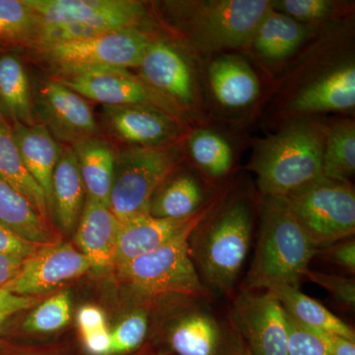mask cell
Here are the masks:
<instances>
[{
	"label": "cell",
	"mask_w": 355,
	"mask_h": 355,
	"mask_svg": "<svg viewBox=\"0 0 355 355\" xmlns=\"http://www.w3.org/2000/svg\"><path fill=\"white\" fill-rule=\"evenodd\" d=\"M189 151L196 164L209 176L227 174L233 164V151L223 137L209 130H198L189 139Z\"/></svg>",
	"instance_id": "1f68e13d"
},
{
	"label": "cell",
	"mask_w": 355,
	"mask_h": 355,
	"mask_svg": "<svg viewBox=\"0 0 355 355\" xmlns=\"http://www.w3.org/2000/svg\"><path fill=\"white\" fill-rule=\"evenodd\" d=\"M205 189L197 178L181 174L167 180L156 191L149 214L157 218L188 219L202 212Z\"/></svg>",
	"instance_id": "4316f807"
},
{
	"label": "cell",
	"mask_w": 355,
	"mask_h": 355,
	"mask_svg": "<svg viewBox=\"0 0 355 355\" xmlns=\"http://www.w3.org/2000/svg\"><path fill=\"white\" fill-rule=\"evenodd\" d=\"M355 106V69L345 64L303 89L291 102L300 113L347 111Z\"/></svg>",
	"instance_id": "ffe728a7"
},
{
	"label": "cell",
	"mask_w": 355,
	"mask_h": 355,
	"mask_svg": "<svg viewBox=\"0 0 355 355\" xmlns=\"http://www.w3.org/2000/svg\"><path fill=\"white\" fill-rule=\"evenodd\" d=\"M355 171V125L343 121L327 130L323 151V177L349 182Z\"/></svg>",
	"instance_id": "f546056e"
},
{
	"label": "cell",
	"mask_w": 355,
	"mask_h": 355,
	"mask_svg": "<svg viewBox=\"0 0 355 355\" xmlns=\"http://www.w3.org/2000/svg\"><path fill=\"white\" fill-rule=\"evenodd\" d=\"M41 25L25 0H0V43L33 48Z\"/></svg>",
	"instance_id": "4dcf8cb0"
},
{
	"label": "cell",
	"mask_w": 355,
	"mask_h": 355,
	"mask_svg": "<svg viewBox=\"0 0 355 355\" xmlns=\"http://www.w3.org/2000/svg\"><path fill=\"white\" fill-rule=\"evenodd\" d=\"M139 69L140 78L178 106H191L195 102L190 65L172 44L153 40Z\"/></svg>",
	"instance_id": "9a60e30c"
},
{
	"label": "cell",
	"mask_w": 355,
	"mask_h": 355,
	"mask_svg": "<svg viewBox=\"0 0 355 355\" xmlns=\"http://www.w3.org/2000/svg\"><path fill=\"white\" fill-rule=\"evenodd\" d=\"M184 7V29L191 44L202 53H214L250 46L272 1L202 0Z\"/></svg>",
	"instance_id": "5b68a950"
},
{
	"label": "cell",
	"mask_w": 355,
	"mask_h": 355,
	"mask_svg": "<svg viewBox=\"0 0 355 355\" xmlns=\"http://www.w3.org/2000/svg\"><path fill=\"white\" fill-rule=\"evenodd\" d=\"M11 130L23 163L43 189L51 214V183L64 147L43 123L25 125L13 123Z\"/></svg>",
	"instance_id": "ac0fdd59"
},
{
	"label": "cell",
	"mask_w": 355,
	"mask_h": 355,
	"mask_svg": "<svg viewBox=\"0 0 355 355\" xmlns=\"http://www.w3.org/2000/svg\"><path fill=\"white\" fill-rule=\"evenodd\" d=\"M305 277L324 287L342 305L354 308L355 305V282L354 279L327 275V273L308 270Z\"/></svg>",
	"instance_id": "8d00e7d4"
},
{
	"label": "cell",
	"mask_w": 355,
	"mask_h": 355,
	"mask_svg": "<svg viewBox=\"0 0 355 355\" xmlns=\"http://www.w3.org/2000/svg\"><path fill=\"white\" fill-rule=\"evenodd\" d=\"M40 299L35 296H20L0 289V333L7 322L18 313L27 311L38 305Z\"/></svg>",
	"instance_id": "f35d334b"
},
{
	"label": "cell",
	"mask_w": 355,
	"mask_h": 355,
	"mask_svg": "<svg viewBox=\"0 0 355 355\" xmlns=\"http://www.w3.org/2000/svg\"><path fill=\"white\" fill-rule=\"evenodd\" d=\"M253 214L246 200H236L205 224H198L190 237L191 259L200 280L229 293L250 251Z\"/></svg>",
	"instance_id": "3957f363"
},
{
	"label": "cell",
	"mask_w": 355,
	"mask_h": 355,
	"mask_svg": "<svg viewBox=\"0 0 355 355\" xmlns=\"http://www.w3.org/2000/svg\"><path fill=\"white\" fill-rule=\"evenodd\" d=\"M86 195L110 207L116 153L113 146L97 137H88L72 146Z\"/></svg>",
	"instance_id": "7402d4cb"
},
{
	"label": "cell",
	"mask_w": 355,
	"mask_h": 355,
	"mask_svg": "<svg viewBox=\"0 0 355 355\" xmlns=\"http://www.w3.org/2000/svg\"><path fill=\"white\" fill-rule=\"evenodd\" d=\"M233 328L251 355H287L286 313L270 291H243L235 299Z\"/></svg>",
	"instance_id": "9c48e42d"
},
{
	"label": "cell",
	"mask_w": 355,
	"mask_h": 355,
	"mask_svg": "<svg viewBox=\"0 0 355 355\" xmlns=\"http://www.w3.org/2000/svg\"><path fill=\"white\" fill-rule=\"evenodd\" d=\"M324 257L336 265L340 266L349 272H355V242H347L331 245L324 251Z\"/></svg>",
	"instance_id": "60d3db41"
},
{
	"label": "cell",
	"mask_w": 355,
	"mask_h": 355,
	"mask_svg": "<svg viewBox=\"0 0 355 355\" xmlns=\"http://www.w3.org/2000/svg\"><path fill=\"white\" fill-rule=\"evenodd\" d=\"M49 245L37 244L16 235L0 224V254L28 259Z\"/></svg>",
	"instance_id": "74e56055"
},
{
	"label": "cell",
	"mask_w": 355,
	"mask_h": 355,
	"mask_svg": "<svg viewBox=\"0 0 355 355\" xmlns=\"http://www.w3.org/2000/svg\"><path fill=\"white\" fill-rule=\"evenodd\" d=\"M89 270L90 265L78 249L58 243L28 258L19 273L2 289L16 295L37 297L83 277Z\"/></svg>",
	"instance_id": "7c38bea8"
},
{
	"label": "cell",
	"mask_w": 355,
	"mask_h": 355,
	"mask_svg": "<svg viewBox=\"0 0 355 355\" xmlns=\"http://www.w3.org/2000/svg\"><path fill=\"white\" fill-rule=\"evenodd\" d=\"M26 260L27 259L0 254V289L19 273Z\"/></svg>",
	"instance_id": "b9f144b4"
},
{
	"label": "cell",
	"mask_w": 355,
	"mask_h": 355,
	"mask_svg": "<svg viewBox=\"0 0 355 355\" xmlns=\"http://www.w3.org/2000/svg\"><path fill=\"white\" fill-rule=\"evenodd\" d=\"M245 355H251V354H250L249 350H247L246 354H245Z\"/></svg>",
	"instance_id": "c3c4849f"
},
{
	"label": "cell",
	"mask_w": 355,
	"mask_h": 355,
	"mask_svg": "<svg viewBox=\"0 0 355 355\" xmlns=\"http://www.w3.org/2000/svg\"><path fill=\"white\" fill-rule=\"evenodd\" d=\"M53 79L85 99L104 106L144 105L162 110L177 120L179 116L177 104L127 69L93 70Z\"/></svg>",
	"instance_id": "30bf717a"
},
{
	"label": "cell",
	"mask_w": 355,
	"mask_h": 355,
	"mask_svg": "<svg viewBox=\"0 0 355 355\" xmlns=\"http://www.w3.org/2000/svg\"><path fill=\"white\" fill-rule=\"evenodd\" d=\"M0 178L24 196L37 214L50 223L51 214L46 195L23 163L6 119L0 121Z\"/></svg>",
	"instance_id": "484cf974"
},
{
	"label": "cell",
	"mask_w": 355,
	"mask_h": 355,
	"mask_svg": "<svg viewBox=\"0 0 355 355\" xmlns=\"http://www.w3.org/2000/svg\"><path fill=\"white\" fill-rule=\"evenodd\" d=\"M86 190L72 147L62 149L51 183V216L58 227L71 232L78 224L85 205Z\"/></svg>",
	"instance_id": "d6986e66"
},
{
	"label": "cell",
	"mask_w": 355,
	"mask_h": 355,
	"mask_svg": "<svg viewBox=\"0 0 355 355\" xmlns=\"http://www.w3.org/2000/svg\"><path fill=\"white\" fill-rule=\"evenodd\" d=\"M270 292L279 299L287 314L298 323L355 342V334L352 327L334 315L321 303L302 293L298 287H280Z\"/></svg>",
	"instance_id": "f1b7e54d"
},
{
	"label": "cell",
	"mask_w": 355,
	"mask_h": 355,
	"mask_svg": "<svg viewBox=\"0 0 355 355\" xmlns=\"http://www.w3.org/2000/svg\"><path fill=\"white\" fill-rule=\"evenodd\" d=\"M133 355H164L163 354H161L160 352H155V350H153L151 349V347H142L141 349L139 350V352H137V354Z\"/></svg>",
	"instance_id": "f6af8a7d"
},
{
	"label": "cell",
	"mask_w": 355,
	"mask_h": 355,
	"mask_svg": "<svg viewBox=\"0 0 355 355\" xmlns=\"http://www.w3.org/2000/svg\"><path fill=\"white\" fill-rule=\"evenodd\" d=\"M71 314L69 292H60L35 307L21 324V333L31 336L57 333L69 324Z\"/></svg>",
	"instance_id": "d6a6232c"
},
{
	"label": "cell",
	"mask_w": 355,
	"mask_h": 355,
	"mask_svg": "<svg viewBox=\"0 0 355 355\" xmlns=\"http://www.w3.org/2000/svg\"><path fill=\"white\" fill-rule=\"evenodd\" d=\"M0 355H57L53 352H36L0 340Z\"/></svg>",
	"instance_id": "ee69618b"
},
{
	"label": "cell",
	"mask_w": 355,
	"mask_h": 355,
	"mask_svg": "<svg viewBox=\"0 0 355 355\" xmlns=\"http://www.w3.org/2000/svg\"><path fill=\"white\" fill-rule=\"evenodd\" d=\"M120 221L109 205L86 197L77 224L76 242L90 270L104 272L114 268Z\"/></svg>",
	"instance_id": "2e32d148"
},
{
	"label": "cell",
	"mask_w": 355,
	"mask_h": 355,
	"mask_svg": "<svg viewBox=\"0 0 355 355\" xmlns=\"http://www.w3.org/2000/svg\"><path fill=\"white\" fill-rule=\"evenodd\" d=\"M0 110L13 123H37L27 72L13 53H0Z\"/></svg>",
	"instance_id": "cb8c5ba5"
},
{
	"label": "cell",
	"mask_w": 355,
	"mask_h": 355,
	"mask_svg": "<svg viewBox=\"0 0 355 355\" xmlns=\"http://www.w3.org/2000/svg\"><path fill=\"white\" fill-rule=\"evenodd\" d=\"M272 7L303 24L326 19L333 11L334 3L329 0H277L272 1Z\"/></svg>",
	"instance_id": "d590c367"
},
{
	"label": "cell",
	"mask_w": 355,
	"mask_h": 355,
	"mask_svg": "<svg viewBox=\"0 0 355 355\" xmlns=\"http://www.w3.org/2000/svg\"><path fill=\"white\" fill-rule=\"evenodd\" d=\"M202 220L191 224L162 246L116 268L119 279L142 297L207 294L191 259L190 237Z\"/></svg>",
	"instance_id": "277c9868"
},
{
	"label": "cell",
	"mask_w": 355,
	"mask_h": 355,
	"mask_svg": "<svg viewBox=\"0 0 355 355\" xmlns=\"http://www.w3.org/2000/svg\"><path fill=\"white\" fill-rule=\"evenodd\" d=\"M205 214L202 210L191 218L179 220L146 214L121 222L114 268L162 246L191 224L202 220Z\"/></svg>",
	"instance_id": "e0dca14e"
},
{
	"label": "cell",
	"mask_w": 355,
	"mask_h": 355,
	"mask_svg": "<svg viewBox=\"0 0 355 355\" xmlns=\"http://www.w3.org/2000/svg\"><path fill=\"white\" fill-rule=\"evenodd\" d=\"M103 116L112 135L135 146H167L180 132L176 118L144 105L104 106Z\"/></svg>",
	"instance_id": "5bb4252c"
},
{
	"label": "cell",
	"mask_w": 355,
	"mask_h": 355,
	"mask_svg": "<svg viewBox=\"0 0 355 355\" xmlns=\"http://www.w3.org/2000/svg\"><path fill=\"white\" fill-rule=\"evenodd\" d=\"M286 322L287 355H331L324 331L298 323L287 313Z\"/></svg>",
	"instance_id": "e575fe53"
},
{
	"label": "cell",
	"mask_w": 355,
	"mask_h": 355,
	"mask_svg": "<svg viewBox=\"0 0 355 355\" xmlns=\"http://www.w3.org/2000/svg\"><path fill=\"white\" fill-rule=\"evenodd\" d=\"M151 41L148 35L135 28L83 41L50 44L35 51L53 70V77H62L93 70L139 67Z\"/></svg>",
	"instance_id": "52a82bcc"
},
{
	"label": "cell",
	"mask_w": 355,
	"mask_h": 355,
	"mask_svg": "<svg viewBox=\"0 0 355 355\" xmlns=\"http://www.w3.org/2000/svg\"><path fill=\"white\" fill-rule=\"evenodd\" d=\"M37 111L55 139L73 146L97 137V121L85 98L55 79L42 81L37 92Z\"/></svg>",
	"instance_id": "4fadbf2b"
},
{
	"label": "cell",
	"mask_w": 355,
	"mask_h": 355,
	"mask_svg": "<svg viewBox=\"0 0 355 355\" xmlns=\"http://www.w3.org/2000/svg\"><path fill=\"white\" fill-rule=\"evenodd\" d=\"M0 224L28 241L60 243V236L37 214L24 196L0 178Z\"/></svg>",
	"instance_id": "603a6c76"
},
{
	"label": "cell",
	"mask_w": 355,
	"mask_h": 355,
	"mask_svg": "<svg viewBox=\"0 0 355 355\" xmlns=\"http://www.w3.org/2000/svg\"><path fill=\"white\" fill-rule=\"evenodd\" d=\"M149 320L144 309L132 311L111 330L110 355H133L146 345Z\"/></svg>",
	"instance_id": "836d02e7"
},
{
	"label": "cell",
	"mask_w": 355,
	"mask_h": 355,
	"mask_svg": "<svg viewBox=\"0 0 355 355\" xmlns=\"http://www.w3.org/2000/svg\"><path fill=\"white\" fill-rule=\"evenodd\" d=\"M44 24L85 22L121 12L135 6L133 0H25Z\"/></svg>",
	"instance_id": "83f0119b"
},
{
	"label": "cell",
	"mask_w": 355,
	"mask_h": 355,
	"mask_svg": "<svg viewBox=\"0 0 355 355\" xmlns=\"http://www.w3.org/2000/svg\"><path fill=\"white\" fill-rule=\"evenodd\" d=\"M76 321L81 338L102 329L108 328L105 313L94 305H85L81 307L77 313Z\"/></svg>",
	"instance_id": "ab89813d"
},
{
	"label": "cell",
	"mask_w": 355,
	"mask_h": 355,
	"mask_svg": "<svg viewBox=\"0 0 355 355\" xmlns=\"http://www.w3.org/2000/svg\"><path fill=\"white\" fill-rule=\"evenodd\" d=\"M327 128L301 121L261 140L250 169L265 197H286L323 177Z\"/></svg>",
	"instance_id": "7a4b0ae2"
},
{
	"label": "cell",
	"mask_w": 355,
	"mask_h": 355,
	"mask_svg": "<svg viewBox=\"0 0 355 355\" xmlns=\"http://www.w3.org/2000/svg\"><path fill=\"white\" fill-rule=\"evenodd\" d=\"M306 35L304 25L272 7L257 27L251 44L261 58L279 62L297 50Z\"/></svg>",
	"instance_id": "d4e9b609"
},
{
	"label": "cell",
	"mask_w": 355,
	"mask_h": 355,
	"mask_svg": "<svg viewBox=\"0 0 355 355\" xmlns=\"http://www.w3.org/2000/svg\"><path fill=\"white\" fill-rule=\"evenodd\" d=\"M173 355H245L247 347L239 334L217 321L202 304L175 319L165 335Z\"/></svg>",
	"instance_id": "8fae6325"
},
{
	"label": "cell",
	"mask_w": 355,
	"mask_h": 355,
	"mask_svg": "<svg viewBox=\"0 0 355 355\" xmlns=\"http://www.w3.org/2000/svg\"><path fill=\"white\" fill-rule=\"evenodd\" d=\"M324 334L331 355H355V342L333 334Z\"/></svg>",
	"instance_id": "7bdbcfd3"
},
{
	"label": "cell",
	"mask_w": 355,
	"mask_h": 355,
	"mask_svg": "<svg viewBox=\"0 0 355 355\" xmlns=\"http://www.w3.org/2000/svg\"><path fill=\"white\" fill-rule=\"evenodd\" d=\"M284 198L318 249L354 234L355 193L349 182L322 177Z\"/></svg>",
	"instance_id": "ba28073f"
},
{
	"label": "cell",
	"mask_w": 355,
	"mask_h": 355,
	"mask_svg": "<svg viewBox=\"0 0 355 355\" xmlns=\"http://www.w3.org/2000/svg\"><path fill=\"white\" fill-rule=\"evenodd\" d=\"M212 94L228 108H244L260 95V83L244 60L233 55L216 58L209 69Z\"/></svg>",
	"instance_id": "44dd1931"
},
{
	"label": "cell",
	"mask_w": 355,
	"mask_h": 355,
	"mask_svg": "<svg viewBox=\"0 0 355 355\" xmlns=\"http://www.w3.org/2000/svg\"><path fill=\"white\" fill-rule=\"evenodd\" d=\"M319 249L284 197H265L260 235L244 291L298 287Z\"/></svg>",
	"instance_id": "6da1fadb"
},
{
	"label": "cell",
	"mask_w": 355,
	"mask_h": 355,
	"mask_svg": "<svg viewBox=\"0 0 355 355\" xmlns=\"http://www.w3.org/2000/svg\"><path fill=\"white\" fill-rule=\"evenodd\" d=\"M4 116H3V114H2L1 113V110H0V121H2V120H4Z\"/></svg>",
	"instance_id": "7dc6e473"
},
{
	"label": "cell",
	"mask_w": 355,
	"mask_h": 355,
	"mask_svg": "<svg viewBox=\"0 0 355 355\" xmlns=\"http://www.w3.org/2000/svg\"><path fill=\"white\" fill-rule=\"evenodd\" d=\"M179 156L170 146H132L116 153L110 209L123 222L149 214L151 200L169 179Z\"/></svg>",
	"instance_id": "8992f818"
},
{
	"label": "cell",
	"mask_w": 355,
	"mask_h": 355,
	"mask_svg": "<svg viewBox=\"0 0 355 355\" xmlns=\"http://www.w3.org/2000/svg\"><path fill=\"white\" fill-rule=\"evenodd\" d=\"M6 46L2 43H0V53H3L6 51Z\"/></svg>",
	"instance_id": "bcb514c9"
}]
</instances>
